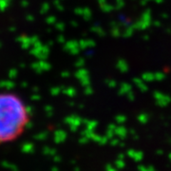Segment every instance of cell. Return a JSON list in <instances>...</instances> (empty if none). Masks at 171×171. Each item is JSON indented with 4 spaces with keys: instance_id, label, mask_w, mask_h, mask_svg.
Segmentation results:
<instances>
[{
    "instance_id": "obj_1",
    "label": "cell",
    "mask_w": 171,
    "mask_h": 171,
    "mask_svg": "<svg viewBox=\"0 0 171 171\" xmlns=\"http://www.w3.org/2000/svg\"><path fill=\"white\" fill-rule=\"evenodd\" d=\"M31 120L30 108L21 96L11 91H0V145L18 140Z\"/></svg>"
}]
</instances>
